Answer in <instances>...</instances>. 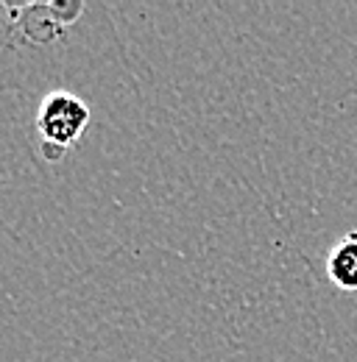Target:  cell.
I'll use <instances>...</instances> for the list:
<instances>
[{
	"label": "cell",
	"instance_id": "6da1fadb",
	"mask_svg": "<svg viewBox=\"0 0 357 362\" xmlns=\"http://www.w3.org/2000/svg\"><path fill=\"white\" fill-rule=\"evenodd\" d=\"M92 112L87 100L70 90H50L37 106V132H40V151L47 162H59L70 145H76L87 132Z\"/></svg>",
	"mask_w": 357,
	"mask_h": 362
},
{
	"label": "cell",
	"instance_id": "7a4b0ae2",
	"mask_svg": "<svg viewBox=\"0 0 357 362\" xmlns=\"http://www.w3.org/2000/svg\"><path fill=\"white\" fill-rule=\"evenodd\" d=\"M8 8V17H11V23L20 28V34L28 40V42H34V45H47V42H53V40H59L62 37V23L56 20V14L50 11V6L47 3H8L6 6Z\"/></svg>",
	"mask_w": 357,
	"mask_h": 362
},
{
	"label": "cell",
	"instance_id": "3957f363",
	"mask_svg": "<svg viewBox=\"0 0 357 362\" xmlns=\"http://www.w3.org/2000/svg\"><path fill=\"white\" fill-rule=\"evenodd\" d=\"M327 279L344 290V293H357V231L344 234L327 254Z\"/></svg>",
	"mask_w": 357,
	"mask_h": 362
},
{
	"label": "cell",
	"instance_id": "277c9868",
	"mask_svg": "<svg viewBox=\"0 0 357 362\" xmlns=\"http://www.w3.org/2000/svg\"><path fill=\"white\" fill-rule=\"evenodd\" d=\"M47 6H50V11L56 14V20H59L62 25H73V23L81 17V11H84V3H67V0L47 3Z\"/></svg>",
	"mask_w": 357,
	"mask_h": 362
}]
</instances>
